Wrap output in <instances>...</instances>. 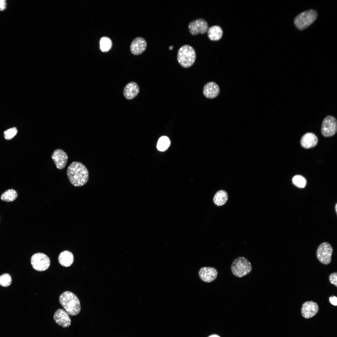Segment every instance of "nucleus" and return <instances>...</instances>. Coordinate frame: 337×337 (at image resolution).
<instances>
[{"mask_svg": "<svg viewBox=\"0 0 337 337\" xmlns=\"http://www.w3.org/2000/svg\"><path fill=\"white\" fill-rule=\"evenodd\" d=\"M196 57L195 49L191 46L184 45L179 49L177 55L178 63L182 67L188 68L194 63Z\"/></svg>", "mask_w": 337, "mask_h": 337, "instance_id": "nucleus-3", "label": "nucleus"}, {"mask_svg": "<svg viewBox=\"0 0 337 337\" xmlns=\"http://www.w3.org/2000/svg\"><path fill=\"white\" fill-rule=\"evenodd\" d=\"M208 337H220L218 335H210Z\"/></svg>", "mask_w": 337, "mask_h": 337, "instance_id": "nucleus-30", "label": "nucleus"}, {"mask_svg": "<svg viewBox=\"0 0 337 337\" xmlns=\"http://www.w3.org/2000/svg\"><path fill=\"white\" fill-rule=\"evenodd\" d=\"M292 182L296 187L300 188H304L307 183L306 179L301 175L294 176L292 178Z\"/></svg>", "mask_w": 337, "mask_h": 337, "instance_id": "nucleus-24", "label": "nucleus"}, {"mask_svg": "<svg viewBox=\"0 0 337 337\" xmlns=\"http://www.w3.org/2000/svg\"><path fill=\"white\" fill-rule=\"evenodd\" d=\"M31 262L33 268L40 271L46 270L50 264L49 257L46 254L40 252L35 253L32 256Z\"/></svg>", "mask_w": 337, "mask_h": 337, "instance_id": "nucleus-6", "label": "nucleus"}, {"mask_svg": "<svg viewBox=\"0 0 337 337\" xmlns=\"http://www.w3.org/2000/svg\"><path fill=\"white\" fill-rule=\"evenodd\" d=\"M17 130L16 127L9 129L4 132V137L6 139H11L17 134Z\"/></svg>", "mask_w": 337, "mask_h": 337, "instance_id": "nucleus-26", "label": "nucleus"}, {"mask_svg": "<svg viewBox=\"0 0 337 337\" xmlns=\"http://www.w3.org/2000/svg\"><path fill=\"white\" fill-rule=\"evenodd\" d=\"M18 196L17 191L13 189H9L4 192L1 196V199L3 201L11 202L15 200Z\"/></svg>", "mask_w": 337, "mask_h": 337, "instance_id": "nucleus-21", "label": "nucleus"}, {"mask_svg": "<svg viewBox=\"0 0 337 337\" xmlns=\"http://www.w3.org/2000/svg\"><path fill=\"white\" fill-rule=\"evenodd\" d=\"M333 249L331 245L327 242H324L318 246L316 252V256L319 261L323 264L328 265L331 261V256Z\"/></svg>", "mask_w": 337, "mask_h": 337, "instance_id": "nucleus-7", "label": "nucleus"}, {"mask_svg": "<svg viewBox=\"0 0 337 337\" xmlns=\"http://www.w3.org/2000/svg\"><path fill=\"white\" fill-rule=\"evenodd\" d=\"M12 282L11 276L7 273H5L0 276V285L3 287H7L10 285Z\"/></svg>", "mask_w": 337, "mask_h": 337, "instance_id": "nucleus-25", "label": "nucleus"}, {"mask_svg": "<svg viewBox=\"0 0 337 337\" xmlns=\"http://www.w3.org/2000/svg\"><path fill=\"white\" fill-rule=\"evenodd\" d=\"M139 88L136 82H131L129 83L124 88L123 94L125 97L128 100L134 98L138 94Z\"/></svg>", "mask_w": 337, "mask_h": 337, "instance_id": "nucleus-17", "label": "nucleus"}, {"mask_svg": "<svg viewBox=\"0 0 337 337\" xmlns=\"http://www.w3.org/2000/svg\"><path fill=\"white\" fill-rule=\"evenodd\" d=\"M330 282L337 287V273L334 272L330 275L329 276Z\"/></svg>", "mask_w": 337, "mask_h": 337, "instance_id": "nucleus-27", "label": "nucleus"}, {"mask_svg": "<svg viewBox=\"0 0 337 337\" xmlns=\"http://www.w3.org/2000/svg\"><path fill=\"white\" fill-rule=\"evenodd\" d=\"M59 301L67 313L71 315H76L81 310L79 300L72 292L69 291L63 292L60 295Z\"/></svg>", "mask_w": 337, "mask_h": 337, "instance_id": "nucleus-2", "label": "nucleus"}, {"mask_svg": "<svg viewBox=\"0 0 337 337\" xmlns=\"http://www.w3.org/2000/svg\"><path fill=\"white\" fill-rule=\"evenodd\" d=\"M58 260L61 265L66 267H69L73 263L74 260L73 255L70 251L65 250L60 253Z\"/></svg>", "mask_w": 337, "mask_h": 337, "instance_id": "nucleus-18", "label": "nucleus"}, {"mask_svg": "<svg viewBox=\"0 0 337 337\" xmlns=\"http://www.w3.org/2000/svg\"><path fill=\"white\" fill-rule=\"evenodd\" d=\"M53 319L58 325L63 328L69 327L71 323V320L68 314L64 310L59 309L55 312Z\"/></svg>", "mask_w": 337, "mask_h": 337, "instance_id": "nucleus-12", "label": "nucleus"}, {"mask_svg": "<svg viewBox=\"0 0 337 337\" xmlns=\"http://www.w3.org/2000/svg\"><path fill=\"white\" fill-rule=\"evenodd\" d=\"M337 204H336V205H335V211H336V212H337Z\"/></svg>", "mask_w": 337, "mask_h": 337, "instance_id": "nucleus-32", "label": "nucleus"}, {"mask_svg": "<svg viewBox=\"0 0 337 337\" xmlns=\"http://www.w3.org/2000/svg\"><path fill=\"white\" fill-rule=\"evenodd\" d=\"M173 47L172 46H170L169 47V49L171 50H172L173 49Z\"/></svg>", "mask_w": 337, "mask_h": 337, "instance_id": "nucleus-31", "label": "nucleus"}, {"mask_svg": "<svg viewBox=\"0 0 337 337\" xmlns=\"http://www.w3.org/2000/svg\"><path fill=\"white\" fill-rule=\"evenodd\" d=\"M6 5V2L5 0H0V11L5 9Z\"/></svg>", "mask_w": 337, "mask_h": 337, "instance_id": "nucleus-29", "label": "nucleus"}, {"mask_svg": "<svg viewBox=\"0 0 337 337\" xmlns=\"http://www.w3.org/2000/svg\"><path fill=\"white\" fill-rule=\"evenodd\" d=\"M220 88L218 85L213 82L207 83L203 88V94L208 98H215L218 96Z\"/></svg>", "mask_w": 337, "mask_h": 337, "instance_id": "nucleus-15", "label": "nucleus"}, {"mask_svg": "<svg viewBox=\"0 0 337 337\" xmlns=\"http://www.w3.org/2000/svg\"><path fill=\"white\" fill-rule=\"evenodd\" d=\"M51 157L57 168L61 170L65 168L67 164L68 156L63 150L60 149L55 150Z\"/></svg>", "mask_w": 337, "mask_h": 337, "instance_id": "nucleus-10", "label": "nucleus"}, {"mask_svg": "<svg viewBox=\"0 0 337 337\" xmlns=\"http://www.w3.org/2000/svg\"><path fill=\"white\" fill-rule=\"evenodd\" d=\"M207 35L209 39L212 41H217L222 37L223 31L221 27L218 25L212 26L208 28Z\"/></svg>", "mask_w": 337, "mask_h": 337, "instance_id": "nucleus-19", "label": "nucleus"}, {"mask_svg": "<svg viewBox=\"0 0 337 337\" xmlns=\"http://www.w3.org/2000/svg\"><path fill=\"white\" fill-rule=\"evenodd\" d=\"M228 196L227 193L223 190L218 191L215 194L213 199L214 203L217 206L224 204L227 201Z\"/></svg>", "mask_w": 337, "mask_h": 337, "instance_id": "nucleus-20", "label": "nucleus"}, {"mask_svg": "<svg viewBox=\"0 0 337 337\" xmlns=\"http://www.w3.org/2000/svg\"><path fill=\"white\" fill-rule=\"evenodd\" d=\"M317 13L312 9L301 12L295 18L294 23L295 27L300 30H303L310 26L316 20Z\"/></svg>", "mask_w": 337, "mask_h": 337, "instance_id": "nucleus-5", "label": "nucleus"}, {"mask_svg": "<svg viewBox=\"0 0 337 337\" xmlns=\"http://www.w3.org/2000/svg\"><path fill=\"white\" fill-rule=\"evenodd\" d=\"M198 274L203 281L209 283L213 281L216 278L218 272L213 267H204L200 269Z\"/></svg>", "mask_w": 337, "mask_h": 337, "instance_id": "nucleus-13", "label": "nucleus"}, {"mask_svg": "<svg viewBox=\"0 0 337 337\" xmlns=\"http://www.w3.org/2000/svg\"><path fill=\"white\" fill-rule=\"evenodd\" d=\"M319 310V306L317 303L313 301H307L302 305L301 313L304 318L309 319L315 316Z\"/></svg>", "mask_w": 337, "mask_h": 337, "instance_id": "nucleus-11", "label": "nucleus"}, {"mask_svg": "<svg viewBox=\"0 0 337 337\" xmlns=\"http://www.w3.org/2000/svg\"><path fill=\"white\" fill-rule=\"evenodd\" d=\"M231 268L233 274L238 277L247 275L252 269L250 262L243 256H239L236 258L232 263Z\"/></svg>", "mask_w": 337, "mask_h": 337, "instance_id": "nucleus-4", "label": "nucleus"}, {"mask_svg": "<svg viewBox=\"0 0 337 337\" xmlns=\"http://www.w3.org/2000/svg\"><path fill=\"white\" fill-rule=\"evenodd\" d=\"M147 43L146 40L141 37L135 38L132 42L130 47L131 52L134 55L142 54L146 50Z\"/></svg>", "mask_w": 337, "mask_h": 337, "instance_id": "nucleus-14", "label": "nucleus"}, {"mask_svg": "<svg viewBox=\"0 0 337 337\" xmlns=\"http://www.w3.org/2000/svg\"><path fill=\"white\" fill-rule=\"evenodd\" d=\"M329 301L332 305L335 306L337 305V298L336 296L334 295L330 296L329 297Z\"/></svg>", "mask_w": 337, "mask_h": 337, "instance_id": "nucleus-28", "label": "nucleus"}, {"mask_svg": "<svg viewBox=\"0 0 337 337\" xmlns=\"http://www.w3.org/2000/svg\"><path fill=\"white\" fill-rule=\"evenodd\" d=\"M208 28L207 22L202 18L192 21L188 25L189 32L193 35H196L198 34H204L207 32Z\"/></svg>", "mask_w": 337, "mask_h": 337, "instance_id": "nucleus-9", "label": "nucleus"}, {"mask_svg": "<svg viewBox=\"0 0 337 337\" xmlns=\"http://www.w3.org/2000/svg\"><path fill=\"white\" fill-rule=\"evenodd\" d=\"M337 130V122L336 118L331 115H328L323 120L321 126V132L325 137H331L334 135Z\"/></svg>", "mask_w": 337, "mask_h": 337, "instance_id": "nucleus-8", "label": "nucleus"}, {"mask_svg": "<svg viewBox=\"0 0 337 337\" xmlns=\"http://www.w3.org/2000/svg\"><path fill=\"white\" fill-rule=\"evenodd\" d=\"M170 144V141L166 136H161L159 139L157 145L158 149L161 151L166 150Z\"/></svg>", "mask_w": 337, "mask_h": 337, "instance_id": "nucleus-22", "label": "nucleus"}, {"mask_svg": "<svg viewBox=\"0 0 337 337\" xmlns=\"http://www.w3.org/2000/svg\"><path fill=\"white\" fill-rule=\"evenodd\" d=\"M66 174L70 182L75 187H81L87 183L89 178L88 171L85 166L78 161L72 162L68 167Z\"/></svg>", "mask_w": 337, "mask_h": 337, "instance_id": "nucleus-1", "label": "nucleus"}, {"mask_svg": "<svg viewBox=\"0 0 337 337\" xmlns=\"http://www.w3.org/2000/svg\"><path fill=\"white\" fill-rule=\"evenodd\" d=\"M318 142L317 136L312 133H307L304 134L300 140L301 145L305 149H310L315 146Z\"/></svg>", "mask_w": 337, "mask_h": 337, "instance_id": "nucleus-16", "label": "nucleus"}, {"mask_svg": "<svg viewBox=\"0 0 337 337\" xmlns=\"http://www.w3.org/2000/svg\"><path fill=\"white\" fill-rule=\"evenodd\" d=\"M100 48L103 52H107L109 51L112 46V42L111 40L108 37H102L100 42Z\"/></svg>", "mask_w": 337, "mask_h": 337, "instance_id": "nucleus-23", "label": "nucleus"}]
</instances>
